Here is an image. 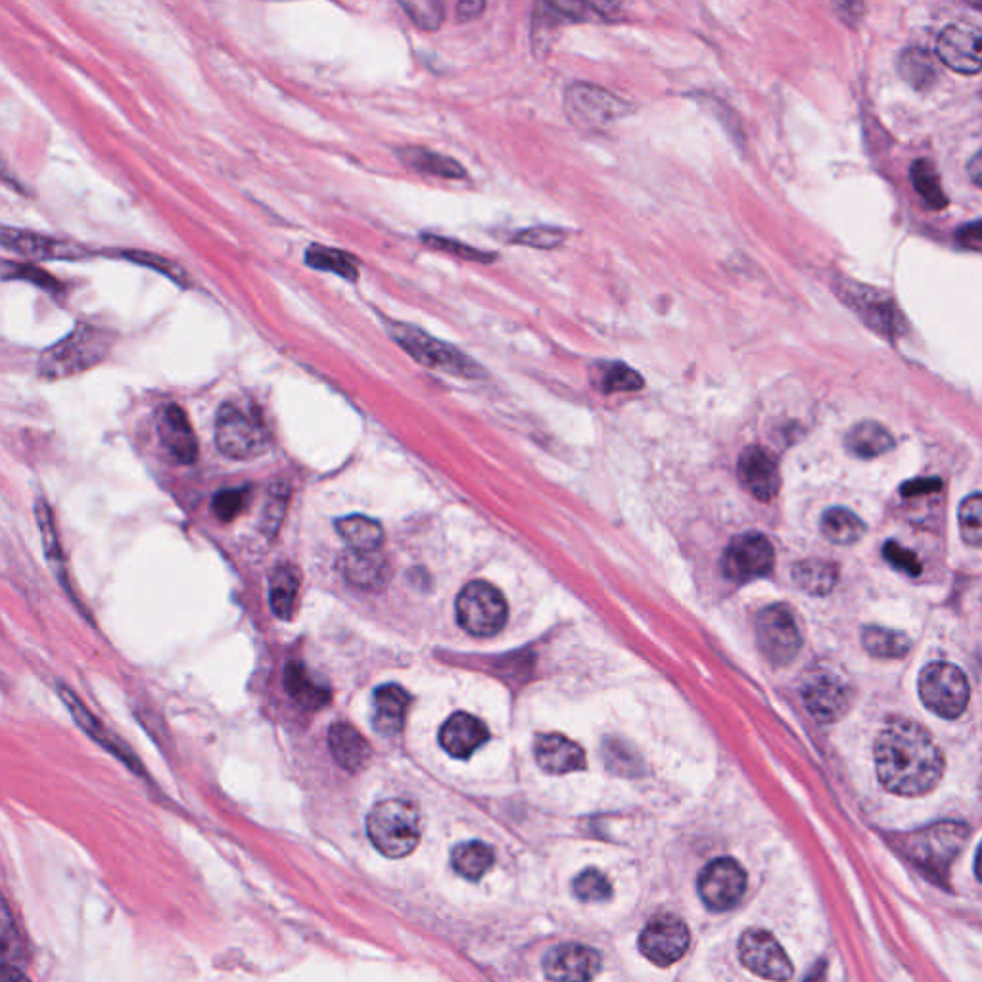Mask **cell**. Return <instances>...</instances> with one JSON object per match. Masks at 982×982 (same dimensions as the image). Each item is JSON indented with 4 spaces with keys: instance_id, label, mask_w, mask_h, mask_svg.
I'll return each mask as SVG.
<instances>
[{
    "instance_id": "cell-1",
    "label": "cell",
    "mask_w": 982,
    "mask_h": 982,
    "mask_svg": "<svg viewBox=\"0 0 982 982\" xmlns=\"http://www.w3.org/2000/svg\"><path fill=\"white\" fill-rule=\"evenodd\" d=\"M879 781L900 796H921L941 783L944 754L933 735L912 720L886 723L873 749Z\"/></svg>"
},
{
    "instance_id": "cell-2",
    "label": "cell",
    "mask_w": 982,
    "mask_h": 982,
    "mask_svg": "<svg viewBox=\"0 0 982 982\" xmlns=\"http://www.w3.org/2000/svg\"><path fill=\"white\" fill-rule=\"evenodd\" d=\"M116 334L102 327L79 323L68 337L42 351L39 358V377L44 380H63L100 365L112 351Z\"/></svg>"
},
{
    "instance_id": "cell-3",
    "label": "cell",
    "mask_w": 982,
    "mask_h": 982,
    "mask_svg": "<svg viewBox=\"0 0 982 982\" xmlns=\"http://www.w3.org/2000/svg\"><path fill=\"white\" fill-rule=\"evenodd\" d=\"M421 814L413 802L403 799L382 800L367 818V835L382 856L400 860L419 846Z\"/></svg>"
},
{
    "instance_id": "cell-4",
    "label": "cell",
    "mask_w": 982,
    "mask_h": 982,
    "mask_svg": "<svg viewBox=\"0 0 982 982\" xmlns=\"http://www.w3.org/2000/svg\"><path fill=\"white\" fill-rule=\"evenodd\" d=\"M388 332L395 340L401 350L408 351L409 355L419 361L421 365L448 372L461 379H482L485 377L484 367L477 359L467 355L455 345L448 344L443 340L430 337L429 332L414 327V324L390 321Z\"/></svg>"
},
{
    "instance_id": "cell-5",
    "label": "cell",
    "mask_w": 982,
    "mask_h": 982,
    "mask_svg": "<svg viewBox=\"0 0 982 982\" xmlns=\"http://www.w3.org/2000/svg\"><path fill=\"white\" fill-rule=\"evenodd\" d=\"M969 825L942 821L905 839V854L933 875H946L968 842Z\"/></svg>"
},
{
    "instance_id": "cell-6",
    "label": "cell",
    "mask_w": 982,
    "mask_h": 982,
    "mask_svg": "<svg viewBox=\"0 0 982 982\" xmlns=\"http://www.w3.org/2000/svg\"><path fill=\"white\" fill-rule=\"evenodd\" d=\"M457 622L464 632L477 638H490L503 630L509 618V604L503 593L491 583L471 582L457 597Z\"/></svg>"
},
{
    "instance_id": "cell-7",
    "label": "cell",
    "mask_w": 982,
    "mask_h": 982,
    "mask_svg": "<svg viewBox=\"0 0 982 982\" xmlns=\"http://www.w3.org/2000/svg\"><path fill=\"white\" fill-rule=\"evenodd\" d=\"M969 681L960 668L934 662L920 675V697L926 709L941 718L962 717L969 704Z\"/></svg>"
},
{
    "instance_id": "cell-8",
    "label": "cell",
    "mask_w": 982,
    "mask_h": 982,
    "mask_svg": "<svg viewBox=\"0 0 982 982\" xmlns=\"http://www.w3.org/2000/svg\"><path fill=\"white\" fill-rule=\"evenodd\" d=\"M564 110L575 127L583 131H599L628 116L630 104L595 84L574 83L564 94Z\"/></svg>"
},
{
    "instance_id": "cell-9",
    "label": "cell",
    "mask_w": 982,
    "mask_h": 982,
    "mask_svg": "<svg viewBox=\"0 0 982 982\" xmlns=\"http://www.w3.org/2000/svg\"><path fill=\"white\" fill-rule=\"evenodd\" d=\"M216 443L223 455L244 461L265 450L267 435L258 419L234 403H226L216 419Z\"/></svg>"
},
{
    "instance_id": "cell-10",
    "label": "cell",
    "mask_w": 982,
    "mask_h": 982,
    "mask_svg": "<svg viewBox=\"0 0 982 982\" xmlns=\"http://www.w3.org/2000/svg\"><path fill=\"white\" fill-rule=\"evenodd\" d=\"M756 635L760 651L775 667H786L799 657L802 638L793 614L783 604H773L758 614Z\"/></svg>"
},
{
    "instance_id": "cell-11",
    "label": "cell",
    "mask_w": 982,
    "mask_h": 982,
    "mask_svg": "<svg viewBox=\"0 0 982 982\" xmlns=\"http://www.w3.org/2000/svg\"><path fill=\"white\" fill-rule=\"evenodd\" d=\"M691 933L688 925L672 913L657 915L639 934V950L649 962L670 968L688 952Z\"/></svg>"
},
{
    "instance_id": "cell-12",
    "label": "cell",
    "mask_w": 982,
    "mask_h": 982,
    "mask_svg": "<svg viewBox=\"0 0 982 982\" xmlns=\"http://www.w3.org/2000/svg\"><path fill=\"white\" fill-rule=\"evenodd\" d=\"M739 958L744 968L768 981L786 982L793 979V963L785 950L772 933L762 929L744 931L739 941Z\"/></svg>"
},
{
    "instance_id": "cell-13",
    "label": "cell",
    "mask_w": 982,
    "mask_h": 982,
    "mask_svg": "<svg viewBox=\"0 0 982 982\" xmlns=\"http://www.w3.org/2000/svg\"><path fill=\"white\" fill-rule=\"evenodd\" d=\"M775 551L770 540L758 532L736 535L723 554V572L731 582L746 583L770 574Z\"/></svg>"
},
{
    "instance_id": "cell-14",
    "label": "cell",
    "mask_w": 982,
    "mask_h": 982,
    "mask_svg": "<svg viewBox=\"0 0 982 982\" xmlns=\"http://www.w3.org/2000/svg\"><path fill=\"white\" fill-rule=\"evenodd\" d=\"M699 896L714 912H725L743 899L746 871L733 858H718L701 871Z\"/></svg>"
},
{
    "instance_id": "cell-15",
    "label": "cell",
    "mask_w": 982,
    "mask_h": 982,
    "mask_svg": "<svg viewBox=\"0 0 982 982\" xmlns=\"http://www.w3.org/2000/svg\"><path fill=\"white\" fill-rule=\"evenodd\" d=\"M808 712L821 723H833L849 712L852 691L833 672H812L802 685Z\"/></svg>"
},
{
    "instance_id": "cell-16",
    "label": "cell",
    "mask_w": 982,
    "mask_h": 982,
    "mask_svg": "<svg viewBox=\"0 0 982 982\" xmlns=\"http://www.w3.org/2000/svg\"><path fill=\"white\" fill-rule=\"evenodd\" d=\"M601 954L583 944H559L543 958V973L551 982H591L601 971Z\"/></svg>"
},
{
    "instance_id": "cell-17",
    "label": "cell",
    "mask_w": 982,
    "mask_h": 982,
    "mask_svg": "<svg viewBox=\"0 0 982 982\" xmlns=\"http://www.w3.org/2000/svg\"><path fill=\"white\" fill-rule=\"evenodd\" d=\"M58 695L62 699L63 704L68 707L70 710L71 718H73V722L78 723L79 728L87 733V735L94 739L97 743L106 749V751L110 752L112 756L118 758L121 764H126L131 772L139 773V775H144V770H142L141 760L134 756V752L127 746L121 739L113 735L112 731L106 730L104 725L100 723L99 718L92 714L91 710L84 707L81 699H79L71 689L66 688V685H58Z\"/></svg>"
},
{
    "instance_id": "cell-18",
    "label": "cell",
    "mask_w": 982,
    "mask_h": 982,
    "mask_svg": "<svg viewBox=\"0 0 982 982\" xmlns=\"http://www.w3.org/2000/svg\"><path fill=\"white\" fill-rule=\"evenodd\" d=\"M981 31L963 23L948 26L936 41L942 62L963 76H976L981 71Z\"/></svg>"
},
{
    "instance_id": "cell-19",
    "label": "cell",
    "mask_w": 982,
    "mask_h": 982,
    "mask_svg": "<svg viewBox=\"0 0 982 982\" xmlns=\"http://www.w3.org/2000/svg\"><path fill=\"white\" fill-rule=\"evenodd\" d=\"M842 300L849 303L850 308L854 309L858 315L870 324L871 329L878 330L886 337L900 332V321L896 319L894 303L883 292L871 290L862 284L844 282L842 284Z\"/></svg>"
},
{
    "instance_id": "cell-20",
    "label": "cell",
    "mask_w": 982,
    "mask_h": 982,
    "mask_svg": "<svg viewBox=\"0 0 982 982\" xmlns=\"http://www.w3.org/2000/svg\"><path fill=\"white\" fill-rule=\"evenodd\" d=\"M0 244L7 246L20 255L31 260H81L89 258L91 252L83 246L70 244L62 240L50 239L37 232L18 231V229H0Z\"/></svg>"
},
{
    "instance_id": "cell-21",
    "label": "cell",
    "mask_w": 982,
    "mask_h": 982,
    "mask_svg": "<svg viewBox=\"0 0 982 982\" xmlns=\"http://www.w3.org/2000/svg\"><path fill=\"white\" fill-rule=\"evenodd\" d=\"M739 480L744 490L752 493L758 501H772L778 495L781 478L778 463L770 451L760 445H751L741 453L736 463Z\"/></svg>"
},
{
    "instance_id": "cell-22",
    "label": "cell",
    "mask_w": 982,
    "mask_h": 982,
    "mask_svg": "<svg viewBox=\"0 0 982 982\" xmlns=\"http://www.w3.org/2000/svg\"><path fill=\"white\" fill-rule=\"evenodd\" d=\"M158 435L163 450L176 459L177 463L192 464L198 459V440L190 427L189 417L183 409L169 403L158 413Z\"/></svg>"
},
{
    "instance_id": "cell-23",
    "label": "cell",
    "mask_w": 982,
    "mask_h": 982,
    "mask_svg": "<svg viewBox=\"0 0 982 982\" xmlns=\"http://www.w3.org/2000/svg\"><path fill=\"white\" fill-rule=\"evenodd\" d=\"M338 570L344 575L345 582L358 590H380L390 578V564L387 557L377 551H358L350 549L340 554Z\"/></svg>"
},
{
    "instance_id": "cell-24",
    "label": "cell",
    "mask_w": 982,
    "mask_h": 982,
    "mask_svg": "<svg viewBox=\"0 0 982 982\" xmlns=\"http://www.w3.org/2000/svg\"><path fill=\"white\" fill-rule=\"evenodd\" d=\"M533 752L541 770L553 775L580 772L585 768V752L582 746L559 733L538 736Z\"/></svg>"
},
{
    "instance_id": "cell-25",
    "label": "cell",
    "mask_w": 982,
    "mask_h": 982,
    "mask_svg": "<svg viewBox=\"0 0 982 982\" xmlns=\"http://www.w3.org/2000/svg\"><path fill=\"white\" fill-rule=\"evenodd\" d=\"M488 728L482 720H478L467 712H457L453 717L443 723L440 731V744L443 751L453 758L472 756L474 752L488 741Z\"/></svg>"
},
{
    "instance_id": "cell-26",
    "label": "cell",
    "mask_w": 982,
    "mask_h": 982,
    "mask_svg": "<svg viewBox=\"0 0 982 982\" xmlns=\"http://www.w3.org/2000/svg\"><path fill=\"white\" fill-rule=\"evenodd\" d=\"M329 744L338 765L348 772H361L371 760V744L350 723L330 725Z\"/></svg>"
},
{
    "instance_id": "cell-27",
    "label": "cell",
    "mask_w": 982,
    "mask_h": 982,
    "mask_svg": "<svg viewBox=\"0 0 982 982\" xmlns=\"http://www.w3.org/2000/svg\"><path fill=\"white\" fill-rule=\"evenodd\" d=\"M409 695L400 685H382L374 693L372 723L384 736L398 735L403 730L408 714Z\"/></svg>"
},
{
    "instance_id": "cell-28",
    "label": "cell",
    "mask_w": 982,
    "mask_h": 982,
    "mask_svg": "<svg viewBox=\"0 0 982 982\" xmlns=\"http://www.w3.org/2000/svg\"><path fill=\"white\" fill-rule=\"evenodd\" d=\"M36 514L39 532H41L44 557H47V561H49L52 572L57 574L60 585H63V590L71 593L70 580H68V569H66V559H63L62 541H60V533H58L57 530L54 512L50 509L49 503L41 498L37 499Z\"/></svg>"
},
{
    "instance_id": "cell-29",
    "label": "cell",
    "mask_w": 982,
    "mask_h": 982,
    "mask_svg": "<svg viewBox=\"0 0 982 982\" xmlns=\"http://www.w3.org/2000/svg\"><path fill=\"white\" fill-rule=\"evenodd\" d=\"M284 689L303 709L319 710L330 702L329 688L317 683L300 662H290L284 670Z\"/></svg>"
},
{
    "instance_id": "cell-30",
    "label": "cell",
    "mask_w": 982,
    "mask_h": 982,
    "mask_svg": "<svg viewBox=\"0 0 982 982\" xmlns=\"http://www.w3.org/2000/svg\"><path fill=\"white\" fill-rule=\"evenodd\" d=\"M846 450L860 459H875L894 448V440L889 430L879 422L865 421L856 424L846 434Z\"/></svg>"
},
{
    "instance_id": "cell-31",
    "label": "cell",
    "mask_w": 982,
    "mask_h": 982,
    "mask_svg": "<svg viewBox=\"0 0 982 982\" xmlns=\"http://www.w3.org/2000/svg\"><path fill=\"white\" fill-rule=\"evenodd\" d=\"M398 156L408 168L421 171V173H429V176L440 177V179H451V181L467 177V171L457 160L448 158V156L435 154L427 148H401Z\"/></svg>"
},
{
    "instance_id": "cell-32",
    "label": "cell",
    "mask_w": 982,
    "mask_h": 982,
    "mask_svg": "<svg viewBox=\"0 0 982 982\" xmlns=\"http://www.w3.org/2000/svg\"><path fill=\"white\" fill-rule=\"evenodd\" d=\"M493 863H495V854L485 842H461L451 850V868L455 870L457 875L469 879V881L484 878L485 873L493 868Z\"/></svg>"
},
{
    "instance_id": "cell-33",
    "label": "cell",
    "mask_w": 982,
    "mask_h": 982,
    "mask_svg": "<svg viewBox=\"0 0 982 982\" xmlns=\"http://www.w3.org/2000/svg\"><path fill=\"white\" fill-rule=\"evenodd\" d=\"M793 582L810 595H828L839 582V569L833 562L808 559L794 567Z\"/></svg>"
},
{
    "instance_id": "cell-34",
    "label": "cell",
    "mask_w": 982,
    "mask_h": 982,
    "mask_svg": "<svg viewBox=\"0 0 982 982\" xmlns=\"http://www.w3.org/2000/svg\"><path fill=\"white\" fill-rule=\"evenodd\" d=\"M302 574L292 564H281L271 575V607L274 614L282 620H290L294 614L295 597L300 590Z\"/></svg>"
},
{
    "instance_id": "cell-35",
    "label": "cell",
    "mask_w": 982,
    "mask_h": 982,
    "mask_svg": "<svg viewBox=\"0 0 982 982\" xmlns=\"http://www.w3.org/2000/svg\"><path fill=\"white\" fill-rule=\"evenodd\" d=\"M340 538L358 551H377L384 541V530L377 520L367 519L363 514L345 517L337 522Z\"/></svg>"
},
{
    "instance_id": "cell-36",
    "label": "cell",
    "mask_w": 982,
    "mask_h": 982,
    "mask_svg": "<svg viewBox=\"0 0 982 982\" xmlns=\"http://www.w3.org/2000/svg\"><path fill=\"white\" fill-rule=\"evenodd\" d=\"M900 76L918 91L931 89L941 76L939 63L931 52L923 49H908L899 60Z\"/></svg>"
},
{
    "instance_id": "cell-37",
    "label": "cell",
    "mask_w": 982,
    "mask_h": 982,
    "mask_svg": "<svg viewBox=\"0 0 982 982\" xmlns=\"http://www.w3.org/2000/svg\"><path fill=\"white\" fill-rule=\"evenodd\" d=\"M26 960H28L26 944L21 939L14 913L8 904L7 896L0 891V963L21 968Z\"/></svg>"
},
{
    "instance_id": "cell-38",
    "label": "cell",
    "mask_w": 982,
    "mask_h": 982,
    "mask_svg": "<svg viewBox=\"0 0 982 982\" xmlns=\"http://www.w3.org/2000/svg\"><path fill=\"white\" fill-rule=\"evenodd\" d=\"M821 532L836 545H852L862 540L865 524L849 509L833 507L821 519Z\"/></svg>"
},
{
    "instance_id": "cell-39",
    "label": "cell",
    "mask_w": 982,
    "mask_h": 982,
    "mask_svg": "<svg viewBox=\"0 0 982 982\" xmlns=\"http://www.w3.org/2000/svg\"><path fill=\"white\" fill-rule=\"evenodd\" d=\"M305 263L319 271H330L337 273L342 279L355 281L359 274V263L353 255L337 248H327V246L311 244L305 252Z\"/></svg>"
},
{
    "instance_id": "cell-40",
    "label": "cell",
    "mask_w": 982,
    "mask_h": 982,
    "mask_svg": "<svg viewBox=\"0 0 982 982\" xmlns=\"http://www.w3.org/2000/svg\"><path fill=\"white\" fill-rule=\"evenodd\" d=\"M862 641L868 653L878 657V659H904L912 649V641L905 633L878 628V625L865 628Z\"/></svg>"
},
{
    "instance_id": "cell-41",
    "label": "cell",
    "mask_w": 982,
    "mask_h": 982,
    "mask_svg": "<svg viewBox=\"0 0 982 982\" xmlns=\"http://www.w3.org/2000/svg\"><path fill=\"white\" fill-rule=\"evenodd\" d=\"M910 177H912L913 189L923 198V202L929 208H933V210L946 208L948 198L942 190L941 179H939L936 168L931 160L913 162Z\"/></svg>"
},
{
    "instance_id": "cell-42",
    "label": "cell",
    "mask_w": 982,
    "mask_h": 982,
    "mask_svg": "<svg viewBox=\"0 0 982 982\" xmlns=\"http://www.w3.org/2000/svg\"><path fill=\"white\" fill-rule=\"evenodd\" d=\"M597 387L604 393L638 392L645 387V380L641 379L638 371L624 363H604L599 365V380Z\"/></svg>"
},
{
    "instance_id": "cell-43",
    "label": "cell",
    "mask_w": 982,
    "mask_h": 982,
    "mask_svg": "<svg viewBox=\"0 0 982 982\" xmlns=\"http://www.w3.org/2000/svg\"><path fill=\"white\" fill-rule=\"evenodd\" d=\"M960 530H962L963 541L971 548H979L982 540V499L981 493H973L969 498L963 499L960 505Z\"/></svg>"
},
{
    "instance_id": "cell-44",
    "label": "cell",
    "mask_w": 982,
    "mask_h": 982,
    "mask_svg": "<svg viewBox=\"0 0 982 982\" xmlns=\"http://www.w3.org/2000/svg\"><path fill=\"white\" fill-rule=\"evenodd\" d=\"M401 8L408 12L414 26L424 29V31H435V29L442 28L443 20H445V8L442 2H435V0L401 2Z\"/></svg>"
},
{
    "instance_id": "cell-45",
    "label": "cell",
    "mask_w": 982,
    "mask_h": 982,
    "mask_svg": "<svg viewBox=\"0 0 982 982\" xmlns=\"http://www.w3.org/2000/svg\"><path fill=\"white\" fill-rule=\"evenodd\" d=\"M574 894L582 902H604L612 896L609 879L599 870H585L575 878Z\"/></svg>"
},
{
    "instance_id": "cell-46",
    "label": "cell",
    "mask_w": 982,
    "mask_h": 982,
    "mask_svg": "<svg viewBox=\"0 0 982 982\" xmlns=\"http://www.w3.org/2000/svg\"><path fill=\"white\" fill-rule=\"evenodd\" d=\"M421 239L430 248L440 250V252L451 253V255H455L459 260L477 261V263H491V261L495 260V253L482 252V250H478L474 246L463 244L459 240L443 239V237H438V234H422Z\"/></svg>"
},
{
    "instance_id": "cell-47",
    "label": "cell",
    "mask_w": 982,
    "mask_h": 982,
    "mask_svg": "<svg viewBox=\"0 0 982 982\" xmlns=\"http://www.w3.org/2000/svg\"><path fill=\"white\" fill-rule=\"evenodd\" d=\"M250 501V490L248 488H239V490L219 491L213 498V512L219 520L231 522V520L240 517L244 512Z\"/></svg>"
},
{
    "instance_id": "cell-48",
    "label": "cell",
    "mask_w": 982,
    "mask_h": 982,
    "mask_svg": "<svg viewBox=\"0 0 982 982\" xmlns=\"http://www.w3.org/2000/svg\"><path fill=\"white\" fill-rule=\"evenodd\" d=\"M4 279H20V281L33 282L37 287L44 288L47 292H54V290H60V284H58L49 273H44L42 269L39 267L31 265V263H14V261H8L4 263Z\"/></svg>"
},
{
    "instance_id": "cell-49",
    "label": "cell",
    "mask_w": 982,
    "mask_h": 982,
    "mask_svg": "<svg viewBox=\"0 0 982 982\" xmlns=\"http://www.w3.org/2000/svg\"><path fill=\"white\" fill-rule=\"evenodd\" d=\"M567 234L561 229H551V227H538V229H527L514 234L512 240L517 244L530 246V248H540V250H553L564 242Z\"/></svg>"
},
{
    "instance_id": "cell-50",
    "label": "cell",
    "mask_w": 982,
    "mask_h": 982,
    "mask_svg": "<svg viewBox=\"0 0 982 982\" xmlns=\"http://www.w3.org/2000/svg\"><path fill=\"white\" fill-rule=\"evenodd\" d=\"M883 557L884 561L889 562L892 569L899 570L902 574L920 575L921 570H923L915 553H912L910 549L902 548L896 541H886L884 543Z\"/></svg>"
},
{
    "instance_id": "cell-51",
    "label": "cell",
    "mask_w": 982,
    "mask_h": 982,
    "mask_svg": "<svg viewBox=\"0 0 982 982\" xmlns=\"http://www.w3.org/2000/svg\"><path fill=\"white\" fill-rule=\"evenodd\" d=\"M123 255L129 258V260L134 261V263H139V265H147L150 267V269L160 271V273L166 274L169 279H173V281L179 282V284H184V282H187V274L183 273V269L173 265L171 261L163 260V258H158V255L144 252H126Z\"/></svg>"
},
{
    "instance_id": "cell-52",
    "label": "cell",
    "mask_w": 982,
    "mask_h": 982,
    "mask_svg": "<svg viewBox=\"0 0 982 982\" xmlns=\"http://www.w3.org/2000/svg\"><path fill=\"white\" fill-rule=\"evenodd\" d=\"M958 244L965 248V250H971V252H979L982 246V229H981V219H975L973 223H968V226H963L960 231H958Z\"/></svg>"
},
{
    "instance_id": "cell-53",
    "label": "cell",
    "mask_w": 982,
    "mask_h": 982,
    "mask_svg": "<svg viewBox=\"0 0 982 982\" xmlns=\"http://www.w3.org/2000/svg\"><path fill=\"white\" fill-rule=\"evenodd\" d=\"M941 490V480L939 478H923V480H912V482H905L902 485V495L905 498H913V495H920V493H933V491Z\"/></svg>"
},
{
    "instance_id": "cell-54",
    "label": "cell",
    "mask_w": 982,
    "mask_h": 982,
    "mask_svg": "<svg viewBox=\"0 0 982 982\" xmlns=\"http://www.w3.org/2000/svg\"><path fill=\"white\" fill-rule=\"evenodd\" d=\"M484 10L485 2H480V0H464V2H459V4H457V20H477V18H480V16H482V12H484Z\"/></svg>"
},
{
    "instance_id": "cell-55",
    "label": "cell",
    "mask_w": 982,
    "mask_h": 982,
    "mask_svg": "<svg viewBox=\"0 0 982 982\" xmlns=\"http://www.w3.org/2000/svg\"><path fill=\"white\" fill-rule=\"evenodd\" d=\"M0 982H33L29 979L23 969L16 965H4L0 963Z\"/></svg>"
},
{
    "instance_id": "cell-56",
    "label": "cell",
    "mask_w": 982,
    "mask_h": 982,
    "mask_svg": "<svg viewBox=\"0 0 982 982\" xmlns=\"http://www.w3.org/2000/svg\"><path fill=\"white\" fill-rule=\"evenodd\" d=\"M981 162H982L981 152H976V154L973 156V160H971V162L968 163L969 176H971V179H973V183H975L976 187H981V183H982V179H981L982 163Z\"/></svg>"
},
{
    "instance_id": "cell-57",
    "label": "cell",
    "mask_w": 982,
    "mask_h": 982,
    "mask_svg": "<svg viewBox=\"0 0 982 982\" xmlns=\"http://www.w3.org/2000/svg\"><path fill=\"white\" fill-rule=\"evenodd\" d=\"M7 163L2 162V158H0V179H4V177H7Z\"/></svg>"
}]
</instances>
